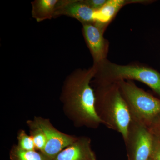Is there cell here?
Masks as SVG:
<instances>
[{
  "mask_svg": "<svg viewBox=\"0 0 160 160\" xmlns=\"http://www.w3.org/2000/svg\"><path fill=\"white\" fill-rule=\"evenodd\" d=\"M95 73L92 66L75 69L64 81L60 99L66 115L77 127L98 128L102 122L95 109V96L91 82Z\"/></svg>",
  "mask_w": 160,
  "mask_h": 160,
  "instance_id": "obj_1",
  "label": "cell"
},
{
  "mask_svg": "<svg viewBox=\"0 0 160 160\" xmlns=\"http://www.w3.org/2000/svg\"><path fill=\"white\" fill-rule=\"evenodd\" d=\"M95 109L102 124L126 139L132 120L128 105L117 83H95Z\"/></svg>",
  "mask_w": 160,
  "mask_h": 160,
  "instance_id": "obj_2",
  "label": "cell"
},
{
  "mask_svg": "<svg viewBox=\"0 0 160 160\" xmlns=\"http://www.w3.org/2000/svg\"><path fill=\"white\" fill-rule=\"evenodd\" d=\"M93 66L95 73L92 82L110 84L136 80L147 85L160 96V74L154 69L138 65H118L107 59Z\"/></svg>",
  "mask_w": 160,
  "mask_h": 160,
  "instance_id": "obj_3",
  "label": "cell"
},
{
  "mask_svg": "<svg viewBox=\"0 0 160 160\" xmlns=\"http://www.w3.org/2000/svg\"><path fill=\"white\" fill-rule=\"evenodd\" d=\"M117 83L126 101L132 118L149 129L160 120V100L137 86L131 81Z\"/></svg>",
  "mask_w": 160,
  "mask_h": 160,
  "instance_id": "obj_4",
  "label": "cell"
},
{
  "mask_svg": "<svg viewBox=\"0 0 160 160\" xmlns=\"http://www.w3.org/2000/svg\"><path fill=\"white\" fill-rule=\"evenodd\" d=\"M124 142L128 160H152L154 136L142 124L132 118Z\"/></svg>",
  "mask_w": 160,
  "mask_h": 160,
  "instance_id": "obj_5",
  "label": "cell"
},
{
  "mask_svg": "<svg viewBox=\"0 0 160 160\" xmlns=\"http://www.w3.org/2000/svg\"><path fill=\"white\" fill-rule=\"evenodd\" d=\"M34 119L46 134V147L42 153L47 160H53L62 150L72 144L78 137L67 134L57 129L48 119L35 117Z\"/></svg>",
  "mask_w": 160,
  "mask_h": 160,
  "instance_id": "obj_6",
  "label": "cell"
},
{
  "mask_svg": "<svg viewBox=\"0 0 160 160\" xmlns=\"http://www.w3.org/2000/svg\"><path fill=\"white\" fill-rule=\"evenodd\" d=\"M104 31L94 23L82 24L83 36L94 65L106 59L109 51V42L103 36Z\"/></svg>",
  "mask_w": 160,
  "mask_h": 160,
  "instance_id": "obj_7",
  "label": "cell"
},
{
  "mask_svg": "<svg viewBox=\"0 0 160 160\" xmlns=\"http://www.w3.org/2000/svg\"><path fill=\"white\" fill-rule=\"evenodd\" d=\"M95 12L83 0H58L54 18L66 16L76 19L82 25L93 23Z\"/></svg>",
  "mask_w": 160,
  "mask_h": 160,
  "instance_id": "obj_8",
  "label": "cell"
},
{
  "mask_svg": "<svg viewBox=\"0 0 160 160\" xmlns=\"http://www.w3.org/2000/svg\"><path fill=\"white\" fill-rule=\"evenodd\" d=\"M53 160H97L90 138L78 137L72 144L62 150Z\"/></svg>",
  "mask_w": 160,
  "mask_h": 160,
  "instance_id": "obj_9",
  "label": "cell"
},
{
  "mask_svg": "<svg viewBox=\"0 0 160 160\" xmlns=\"http://www.w3.org/2000/svg\"><path fill=\"white\" fill-rule=\"evenodd\" d=\"M145 2L146 1L142 0H107L102 7L95 10L93 23L105 30L106 27L123 6L130 3Z\"/></svg>",
  "mask_w": 160,
  "mask_h": 160,
  "instance_id": "obj_10",
  "label": "cell"
},
{
  "mask_svg": "<svg viewBox=\"0 0 160 160\" xmlns=\"http://www.w3.org/2000/svg\"><path fill=\"white\" fill-rule=\"evenodd\" d=\"M58 0H34L31 2L32 16L38 22L54 18Z\"/></svg>",
  "mask_w": 160,
  "mask_h": 160,
  "instance_id": "obj_11",
  "label": "cell"
},
{
  "mask_svg": "<svg viewBox=\"0 0 160 160\" xmlns=\"http://www.w3.org/2000/svg\"><path fill=\"white\" fill-rule=\"evenodd\" d=\"M26 124L29 128V135L34 142L36 150L42 152L46 146V134L34 119L28 120Z\"/></svg>",
  "mask_w": 160,
  "mask_h": 160,
  "instance_id": "obj_12",
  "label": "cell"
},
{
  "mask_svg": "<svg viewBox=\"0 0 160 160\" xmlns=\"http://www.w3.org/2000/svg\"><path fill=\"white\" fill-rule=\"evenodd\" d=\"M9 157L11 160H47L41 152L37 150L25 151L20 149L16 145L12 147Z\"/></svg>",
  "mask_w": 160,
  "mask_h": 160,
  "instance_id": "obj_13",
  "label": "cell"
},
{
  "mask_svg": "<svg viewBox=\"0 0 160 160\" xmlns=\"http://www.w3.org/2000/svg\"><path fill=\"white\" fill-rule=\"evenodd\" d=\"M17 140V145L20 149L25 151L36 150L32 138L24 129H20L18 131Z\"/></svg>",
  "mask_w": 160,
  "mask_h": 160,
  "instance_id": "obj_14",
  "label": "cell"
},
{
  "mask_svg": "<svg viewBox=\"0 0 160 160\" xmlns=\"http://www.w3.org/2000/svg\"><path fill=\"white\" fill-rule=\"evenodd\" d=\"M84 2L92 9L98 10L106 4L107 0H83Z\"/></svg>",
  "mask_w": 160,
  "mask_h": 160,
  "instance_id": "obj_15",
  "label": "cell"
},
{
  "mask_svg": "<svg viewBox=\"0 0 160 160\" xmlns=\"http://www.w3.org/2000/svg\"><path fill=\"white\" fill-rule=\"evenodd\" d=\"M152 160H160V139L154 136Z\"/></svg>",
  "mask_w": 160,
  "mask_h": 160,
  "instance_id": "obj_16",
  "label": "cell"
},
{
  "mask_svg": "<svg viewBox=\"0 0 160 160\" xmlns=\"http://www.w3.org/2000/svg\"><path fill=\"white\" fill-rule=\"evenodd\" d=\"M155 136L160 135V122L157 123L152 129H149Z\"/></svg>",
  "mask_w": 160,
  "mask_h": 160,
  "instance_id": "obj_17",
  "label": "cell"
}]
</instances>
